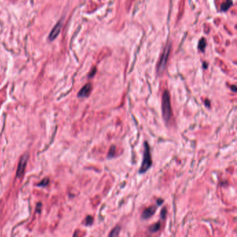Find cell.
<instances>
[{
	"mask_svg": "<svg viewBox=\"0 0 237 237\" xmlns=\"http://www.w3.org/2000/svg\"><path fill=\"white\" fill-rule=\"evenodd\" d=\"M162 112L164 121L168 123L172 117L170 95L168 91H165L162 97Z\"/></svg>",
	"mask_w": 237,
	"mask_h": 237,
	"instance_id": "6da1fadb",
	"label": "cell"
},
{
	"mask_svg": "<svg viewBox=\"0 0 237 237\" xmlns=\"http://www.w3.org/2000/svg\"><path fill=\"white\" fill-rule=\"evenodd\" d=\"M152 157H151L150 151V146L148 143L145 142L144 143V154H143V159L142 164H141V168L139 170L140 173H144L150 168L152 166Z\"/></svg>",
	"mask_w": 237,
	"mask_h": 237,
	"instance_id": "7a4b0ae2",
	"label": "cell"
},
{
	"mask_svg": "<svg viewBox=\"0 0 237 237\" xmlns=\"http://www.w3.org/2000/svg\"><path fill=\"white\" fill-rule=\"evenodd\" d=\"M169 53H170V46L166 47V49H165L164 51V54H163L162 57H161L158 67H157V71H158L159 73L163 72V71L164 70L165 67H166V65L167 60H168Z\"/></svg>",
	"mask_w": 237,
	"mask_h": 237,
	"instance_id": "3957f363",
	"label": "cell"
},
{
	"mask_svg": "<svg viewBox=\"0 0 237 237\" xmlns=\"http://www.w3.org/2000/svg\"><path fill=\"white\" fill-rule=\"evenodd\" d=\"M62 26H63V21H62V20H59V22H58L57 23V25L54 27L53 29L51 30L50 33H49V41H54V40L56 38L59 36V33L61 32Z\"/></svg>",
	"mask_w": 237,
	"mask_h": 237,
	"instance_id": "277c9868",
	"label": "cell"
},
{
	"mask_svg": "<svg viewBox=\"0 0 237 237\" xmlns=\"http://www.w3.org/2000/svg\"><path fill=\"white\" fill-rule=\"evenodd\" d=\"M27 155H25L22 157L19 163V166L18 168L17 169V177H21L22 174L25 172V168H26V165H27Z\"/></svg>",
	"mask_w": 237,
	"mask_h": 237,
	"instance_id": "5b68a950",
	"label": "cell"
},
{
	"mask_svg": "<svg viewBox=\"0 0 237 237\" xmlns=\"http://www.w3.org/2000/svg\"><path fill=\"white\" fill-rule=\"evenodd\" d=\"M92 91V86L91 83H87L81 89L78 93V96L79 97H88Z\"/></svg>",
	"mask_w": 237,
	"mask_h": 237,
	"instance_id": "8992f818",
	"label": "cell"
},
{
	"mask_svg": "<svg viewBox=\"0 0 237 237\" xmlns=\"http://www.w3.org/2000/svg\"><path fill=\"white\" fill-rule=\"evenodd\" d=\"M155 212H156V207L151 206L143 211L141 217H142L143 219H147L152 216Z\"/></svg>",
	"mask_w": 237,
	"mask_h": 237,
	"instance_id": "52a82bcc",
	"label": "cell"
},
{
	"mask_svg": "<svg viewBox=\"0 0 237 237\" xmlns=\"http://www.w3.org/2000/svg\"><path fill=\"white\" fill-rule=\"evenodd\" d=\"M161 228V223L160 222H157L156 223L152 225H151L150 227V228H149V231H150V232L151 233H154V232H157V231H159L160 230Z\"/></svg>",
	"mask_w": 237,
	"mask_h": 237,
	"instance_id": "ba28073f",
	"label": "cell"
},
{
	"mask_svg": "<svg viewBox=\"0 0 237 237\" xmlns=\"http://www.w3.org/2000/svg\"><path fill=\"white\" fill-rule=\"evenodd\" d=\"M120 226H117L115 227V228L113 229V230L111 231V232L109 234V236H118L119 234V232H120Z\"/></svg>",
	"mask_w": 237,
	"mask_h": 237,
	"instance_id": "9c48e42d",
	"label": "cell"
},
{
	"mask_svg": "<svg viewBox=\"0 0 237 237\" xmlns=\"http://www.w3.org/2000/svg\"><path fill=\"white\" fill-rule=\"evenodd\" d=\"M232 4V0H228V1H226V2H225V3H223L222 4V10L223 11H227V10H228L229 8H230V7H231V5Z\"/></svg>",
	"mask_w": 237,
	"mask_h": 237,
	"instance_id": "30bf717a",
	"label": "cell"
},
{
	"mask_svg": "<svg viewBox=\"0 0 237 237\" xmlns=\"http://www.w3.org/2000/svg\"><path fill=\"white\" fill-rule=\"evenodd\" d=\"M115 152V145H112V146L111 147L110 150L109 151L108 158H112V157H114Z\"/></svg>",
	"mask_w": 237,
	"mask_h": 237,
	"instance_id": "8fae6325",
	"label": "cell"
},
{
	"mask_svg": "<svg viewBox=\"0 0 237 237\" xmlns=\"http://www.w3.org/2000/svg\"><path fill=\"white\" fill-rule=\"evenodd\" d=\"M205 45H206V41H205V39L204 38L201 39L200 42H199V49L202 51L204 50Z\"/></svg>",
	"mask_w": 237,
	"mask_h": 237,
	"instance_id": "7c38bea8",
	"label": "cell"
},
{
	"mask_svg": "<svg viewBox=\"0 0 237 237\" xmlns=\"http://www.w3.org/2000/svg\"><path fill=\"white\" fill-rule=\"evenodd\" d=\"M93 217L91 216H88L86 218V225H91L93 223Z\"/></svg>",
	"mask_w": 237,
	"mask_h": 237,
	"instance_id": "4fadbf2b",
	"label": "cell"
},
{
	"mask_svg": "<svg viewBox=\"0 0 237 237\" xmlns=\"http://www.w3.org/2000/svg\"><path fill=\"white\" fill-rule=\"evenodd\" d=\"M166 209L164 208L162 210H161V216L162 218H166Z\"/></svg>",
	"mask_w": 237,
	"mask_h": 237,
	"instance_id": "5bb4252c",
	"label": "cell"
},
{
	"mask_svg": "<svg viewBox=\"0 0 237 237\" xmlns=\"http://www.w3.org/2000/svg\"><path fill=\"white\" fill-rule=\"evenodd\" d=\"M42 183H41V184H39V185L40 186H46V185L48 184V182H49V180H48V179H45V180H43V181H42Z\"/></svg>",
	"mask_w": 237,
	"mask_h": 237,
	"instance_id": "9a60e30c",
	"label": "cell"
},
{
	"mask_svg": "<svg viewBox=\"0 0 237 237\" xmlns=\"http://www.w3.org/2000/svg\"><path fill=\"white\" fill-rule=\"evenodd\" d=\"M95 72H96V69L94 68V69H93V70H92V71L91 72L90 75H89V77H92L94 76L95 74Z\"/></svg>",
	"mask_w": 237,
	"mask_h": 237,
	"instance_id": "2e32d148",
	"label": "cell"
},
{
	"mask_svg": "<svg viewBox=\"0 0 237 237\" xmlns=\"http://www.w3.org/2000/svg\"><path fill=\"white\" fill-rule=\"evenodd\" d=\"M205 105H206L207 107H210V101H209L208 99H206V100H205Z\"/></svg>",
	"mask_w": 237,
	"mask_h": 237,
	"instance_id": "e0dca14e",
	"label": "cell"
},
{
	"mask_svg": "<svg viewBox=\"0 0 237 237\" xmlns=\"http://www.w3.org/2000/svg\"><path fill=\"white\" fill-rule=\"evenodd\" d=\"M231 88H232L233 91H234V92H236V86H232Z\"/></svg>",
	"mask_w": 237,
	"mask_h": 237,
	"instance_id": "ac0fdd59",
	"label": "cell"
},
{
	"mask_svg": "<svg viewBox=\"0 0 237 237\" xmlns=\"http://www.w3.org/2000/svg\"><path fill=\"white\" fill-rule=\"evenodd\" d=\"M162 202H163V200H159L158 201H157V203H158V205L161 204V203H162Z\"/></svg>",
	"mask_w": 237,
	"mask_h": 237,
	"instance_id": "d6986e66",
	"label": "cell"
}]
</instances>
